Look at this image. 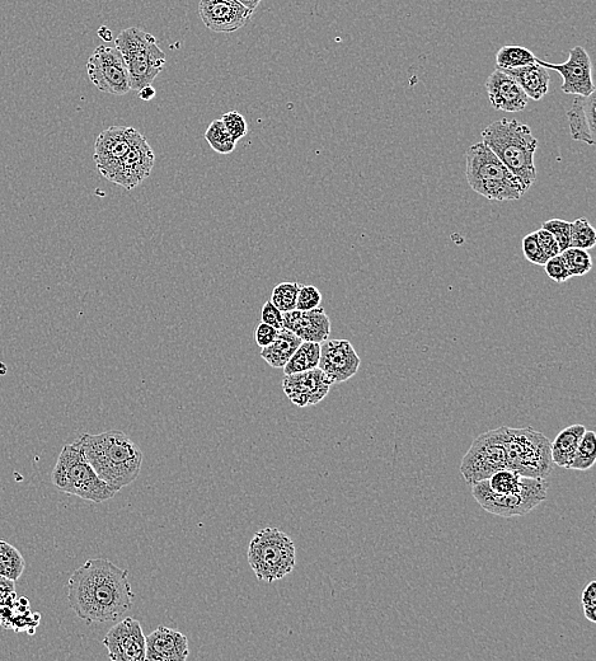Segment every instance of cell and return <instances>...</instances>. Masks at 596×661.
Instances as JSON below:
<instances>
[{
	"instance_id": "6da1fadb",
	"label": "cell",
	"mask_w": 596,
	"mask_h": 661,
	"mask_svg": "<svg viewBox=\"0 0 596 661\" xmlns=\"http://www.w3.org/2000/svg\"><path fill=\"white\" fill-rule=\"evenodd\" d=\"M134 599L129 571L121 569L110 560H88L70 576V607L81 620L88 623L119 620L133 607Z\"/></svg>"
},
{
	"instance_id": "7a4b0ae2",
	"label": "cell",
	"mask_w": 596,
	"mask_h": 661,
	"mask_svg": "<svg viewBox=\"0 0 596 661\" xmlns=\"http://www.w3.org/2000/svg\"><path fill=\"white\" fill-rule=\"evenodd\" d=\"M77 440L93 470L115 492L139 477L144 456L129 435L110 430L97 435L84 434Z\"/></svg>"
},
{
	"instance_id": "3957f363",
	"label": "cell",
	"mask_w": 596,
	"mask_h": 661,
	"mask_svg": "<svg viewBox=\"0 0 596 661\" xmlns=\"http://www.w3.org/2000/svg\"><path fill=\"white\" fill-rule=\"evenodd\" d=\"M482 138L528 191L537 180L534 156L538 148L529 126L511 119L497 120L482 131Z\"/></svg>"
},
{
	"instance_id": "277c9868",
	"label": "cell",
	"mask_w": 596,
	"mask_h": 661,
	"mask_svg": "<svg viewBox=\"0 0 596 661\" xmlns=\"http://www.w3.org/2000/svg\"><path fill=\"white\" fill-rule=\"evenodd\" d=\"M466 177L471 189L488 200L515 201L527 194L518 178L483 142L467 150Z\"/></svg>"
},
{
	"instance_id": "5b68a950",
	"label": "cell",
	"mask_w": 596,
	"mask_h": 661,
	"mask_svg": "<svg viewBox=\"0 0 596 661\" xmlns=\"http://www.w3.org/2000/svg\"><path fill=\"white\" fill-rule=\"evenodd\" d=\"M51 481L56 489L64 494L77 496L96 504L105 503L116 494L93 470L84 457L78 440L65 445L61 450L58 462L51 473Z\"/></svg>"
},
{
	"instance_id": "8992f818",
	"label": "cell",
	"mask_w": 596,
	"mask_h": 661,
	"mask_svg": "<svg viewBox=\"0 0 596 661\" xmlns=\"http://www.w3.org/2000/svg\"><path fill=\"white\" fill-rule=\"evenodd\" d=\"M247 560L258 580L274 583L293 573L297 548L288 534L278 528H265L253 536Z\"/></svg>"
},
{
	"instance_id": "52a82bcc",
	"label": "cell",
	"mask_w": 596,
	"mask_h": 661,
	"mask_svg": "<svg viewBox=\"0 0 596 661\" xmlns=\"http://www.w3.org/2000/svg\"><path fill=\"white\" fill-rule=\"evenodd\" d=\"M128 67L131 91L139 92L152 86L154 79L163 72L166 53L159 48L156 37L139 27H130L120 32L115 39Z\"/></svg>"
},
{
	"instance_id": "ba28073f",
	"label": "cell",
	"mask_w": 596,
	"mask_h": 661,
	"mask_svg": "<svg viewBox=\"0 0 596 661\" xmlns=\"http://www.w3.org/2000/svg\"><path fill=\"white\" fill-rule=\"evenodd\" d=\"M506 431V452L510 470L522 477L546 480L555 467L551 442L546 435L533 428H508Z\"/></svg>"
},
{
	"instance_id": "9c48e42d",
	"label": "cell",
	"mask_w": 596,
	"mask_h": 661,
	"mask_svg": "<svg viewBox=\"0 0 596 661\" xmlns=\"http://www.w3.org/2000/svg\"><path fill=\"white\" fill-rule=\"evenodd\" d=\"M548 482L542 478L523 477L522 489L500 495L491 490L487 480L472 485V495L487 513L502 518L524 517L547 499Z\"/></svg>"
},
{
	"instance_id": "30bf717a",
	"label": "cell",
	"mask_w": 596,
	"mask_h": 661,
	"mask_svg": "<svg viewBox=\"0 0 596 661\" xmlns=\"http://www.w3.org/2000/svg\"><path fill=\"white\" fill-rule=\"evenodd\" d=\"M508 426L487 431L473 440L471 448L464 454L461 473L468 484L488 480L495 472L508 467L506 437Z\"/></svg>"
},
{
	"instance_id": "8fae6325",
	"label": "cell",
	"mask_w": 596,
	"mask_h": 661,
	"mask_svg": "<svg viewBox=\"0 0 596 661\" xmlns=\"http://www.w3.org/2000/svg\"><path fill=\"white\" fill-rule=\"evenodd\" d=\"M87 72L93 86L101 92L125 96L131 91L128 67L116 46H98L88 59Z\"/></svg>"
},
{
	"instance_id": "7c38bea8",
	"label": "cell",
	"mask_w": 596,
	"mask_h": 661,
	"mask_svg": "<svg viewBox=\"0 0 596 661\" xmlns=\"http://www.w3.org/2000/svg\"><path fill=\"white\" fill-rule=\"evenodd\" d=\"M156 163V154L139 130H135L133 142L126 156L121 159L110 182L131 191L150 176Z\"/></svg>"
},
{
	"instance_id": "4fadbf2b",
	"label": "cell",
	"mask_w": 596,
	"mask_h": 661,
	"mask_svg": "<svg viewBox=\"0 0 596 661\" xmlns=\"http://www.w3.org/2000/svg\"><path fill=\"white\" fill-rule=\"evenodd\" d=\"M537 63L548 70H556L563 78L562 92L566 95L588 97L595 92L593 64L588 53L581 46L570 50L569 60L563 64L544 62L537 58Z\"/></svg>"
},
{
	"instance_id": "5bb4252c",
	"label": "cell",
	"mask_w": 596,
	"mask_h": 661,
	"mask_svg": "<svg viewBox=\"0 0 596 661\" xmlns=\"http://www.w3.org/2000/svg\"><path fill=\"white\" fill-rule=\"evenodd\" d=\"M200 20L210 31L232 34L250 23L252 12L238 0H200Z\"/></svg>"
},
{
	"instance_id": "9a60e30c",
	"label": "cell",
	"mask_w": 596,
	"mask_h": 661,
	"mask_svg": "<svg viewBox=\"0 0 596 661\" xmlns=\"http://www.w3.org/2000/svg\"><path fill=\"white\" fill-rule=\"evenodd\" d=\"M112 661H144L145 635L135 618H125L111 628L102 641Z\"/></svg>"
},
{
	"instance_id": "2e32d148",
	"label": "cell",
	"mask_w": 596,
	"mask_h": 661,
	"mask_svg": "<svg viewBox=\"0 0 596 661\" xmlns=\"http://www.w3.org/2000/svg\"><path fill=\"white\" fill-rule=\"evenodd\" d=\"M361 359L347 340H326L321 344L318 368L333 384L344 383L359 372Z\"/></svg>"
},
{
	"instance_id": "e0dca14e",
	"label": "cell",
	"mask_w": 596,
	"mask_h": 661,
	"mask_svg": "<svg viewBox=\"0 0 596 661\" xmlns=\"http://www.w3.org/2000/svg\"><path fill=\"white\" fill-rule=\"evenodd\" d=\"M135 130L129 126H111L98 135L93 159L106 180H110L121 159L129 152Z\"/></svg>"
},
{
	"instance_id": "ac0fdd59",
	"label": "cell",
	"mask_w": 596,
	"mask_h": 661,
	"mask_svg": "<svg viewBox=\"0 0 596 661\" xmlns=\"http://www.w3.org/2000/svg\"><path fill=\"white\" fill-rule=\"evenodd\" d=\"M333 386L331 379L319 368L307 372L285 375L283 389L295 406H316L325 400Z\"/></svg>"
},
{
	"instance_id": "d6986e66",
	"label": "cell",
	"mask_w": 596,
	"mask_h": 661,
	"mask_svg": "<svg viewBox=\"0 0 596 661\" xmlns=\"http://www.w3.org/2000/svg\"><path fill=\"white\" fill-rule=\"evenodd\" d=\"M189 655V640L173 628L159 626L156 631L145 637V660L185 661Z\"/></svg>"
},
{
	"instance_id": "ffe728a7",
	"label": "cell",
	"mask_w": 596,
	"mask_h": 661,
	"mask_svg": "<svg viewBox=\"0 0 596 661\" xmlns=\"http://www.w3.org/2000/svg\"><path fill=\"white\" fill-rule=\"evenodd\" d=\"M486 91L491 106L505 112H520L528 106L522 87L505 70L497 68L487 78Z\"/></svg>"
},
{
	"instance_id": "44dd1931",
	"label": "cell",
	"mask_w": 596,
	"mask_h": 661,
	"mask_svg": "<svg viewBox=\"0 0 596 661\" xmlns=\"http://www.w3.org/2000/svg\"><path fill=\"white\" fill-rule=\"evenodd\" d=\"M284 328L292 331L303 341L322 344L331 335V320L322 307L311 311H298L284 313Z\"/></svg>"
},
{
	"instance_id": "7402d4cb",
	"label": "cell",
	"mask_w": 596,
	"mask_h": 661,
	"mask_svg": "<svg viewBox=\"0 0 596 661\" xmlns=\"http://www.w3.org/2000/svg\"><path fill=\"white\" fill-rule=\"evenodd\" d=\"M595 92L588 97L577 96L569 112L571 138L589 145L595 143Z\"/></svg>"
},
{
	"instance_id": "603a6c76",
	"label": "cell",
	"mask_w": 596,
	"mask_h": 661,
	"mask_svg": "<svg viewBox=\"0 0 596 661\" xmlns=\"http://www.w3.org/2000/svg\"><path fill=\"white\" fill-rule=\"evenodd\" d=\"M505 72L518 82L525 95L532 98L533 101H541L549 91V84H551L549 70L537 62L522 68L505 70Z\"/></svg>"
},
{
	"instance_id": "cb8c5ba5",
	"label": "cell",
	"mask_w": 596,
	"mask_h": 661,
	"mask_svg": "<svg viewBox=\"0 0 596 661\" xmlns=\"http://www.w3.org/2000/svg\"><path fill=\"white\" fill-rule=\"evenodd\" d=\"M40 618V614H35L32 618L30 604L26 598L16 599L12 604L0 607V626L11 628L14 632L27 631L28 634H35Z\"/></svg>"
},
{
	"instance_id": "d4e9b609",
	"label": "cell",
	"mask_w": 596,
	"mask_h": 661,
	"mask_svg": "<svg viewBox=\"0 0 596 661\" xmlns=\"http://www.w3.org/2000/svg\"><path fill=\"white\" fill-rule=\"evenodd\" d=\"M586 431L584 425H571L557 435L555 442L551 443L552 461L555 466L570 470L572 461L579 447L580 440Z\"/></svg>"
},
{
	"instance_id": "484cf974",
	"label": "cell",
	"mask_w": 596,
	"mask_h": 661,
	"mask_svg": "<svg viewBox=\"0 0 596 661\" xmlns=\"http://www.w3.org/2000/svg\"><path fill=\"white\" fill-rule=\"evenodd\" d=\"M302 342L292 331L281 328L275 341L261 350V358L272 368H284Z\"/></svg>"
},
{
	"instance_id": "4316f807",
	"label": "cell",
	"mask_w": 596,
	"mask_h": 661,
	"mask_svg": "<svg viewBox=\"0 0 596 661\" xmlns=\"http://www.w3.org/2000/svg\"><path fill=\"white\" fill-rule=\"evenodd\" d=\"M319 358H321V344L303 341L289 362L285 364L284 374L302 373L318 368Z\"/></svg>"
},
{
	"instance_id": "83f0119b",
	"label": "cell",
	"mask_w": 596,
	"mask_h": 661,
	"mask_svg": "<svg viewBox=\"0 0 596 661\" xmlns=\"http://www.w3.org/2000/svg\"><path fill=\"white\" fill-rule=\"evenodd\" d=\"M26 569V561L21 552L8 542L0 539V576L8 580H20Z\"/></svg>"
},
{
	"instance_id": "f1b7e54d",
	"label": "cell",
	"mask_w": 596,
	"mask_h": 661,
	"mask_svg": "<svg viewBox=\"0 0 596 661\" xmlns=\"http://www.w3.org/2000/svg\"><path fill=\"white\" fill-rule=\"evenodd\" d=\"M536 62L537 56L522 46H502L496 55L497 68L504 70L522 68Z\"/></svg>"
},
{
	"instance_id": "f546056e",
	"label": "cell",
	"mask_w": 596,
	"mask_h": 661,
	"mask_svg": "<svg viewBox=\"0 0 596 661\" xmlns=\"http://www.w3.org/2000/svg\"><path fill=\"white\" fill-rule=\"evenodd\" d=\"M596 462V434L595 431L586 430L577 447L574 461L570 470L589 471Z\"/></svg>"
},
{
	"instance_id": "4dcf8cb0",
	"label": "cell",
	"mask_w": 596,
	"mask_h": 661,
	"mask_svg": "<svg viewBox=\"0 0 596 661\" xmlns=\"http://www.w3.org/2000/svg\"><path fill=\"white\" fill-rule=\"evenodd\" d=\"M205 139L206 142L209 143L211 149L219 154H231L237 147L236 140H234L232 135L228 133L223 121L220 119L214 120L213 123L209 125V128L205 133Z\"/></svg>"
},
{
	"instance_id": "1f68e13d",
	"label": "cell",
	"mask_w": 596,
	"mask_h": 661,
	"mask_svg": "<svg viewBox=\"0 0 596 661\" xmlns=\"http://www.w3.org/2000/svg\"><path fill=\"white\" fill-rule=\"evenodd\" d=\"M487 482L496 494L509 495L522 489L523 477L510 468H504L495 472Z\"/></svg>"
},
{
	"instance_id": "d6a6232c",
	"label": "cell",
	"mask_w": 596,
	"mask_h": 661,
	"mask_svg": "<svg viewBox=\"0 0 596 661\" xmlns=\"http://www.w3.org/2000/svg\"><path fill=\"white\" fill-rule=\"evenodd\" d=\"M596 245V231L588 219L580 218L571 223L570 247L591 250Z\"/></svg>"
},
{
	"instance_id": "836d02e7",
	"label": "cell",
	"mask_w": 596,
	"mask_h": 661,
	"mask_svg": "<svg viewBox=\"0 0 596 661\" xmlns=\"http://www.w3.org/2000/svg\"><path fill=\"white\" fill-rule=\"evenodd\" d=\"M300 284L298 283H280L276 285L271 294V303L274 304L280 312L288 313L297 309V299Z\"/></svg>"
},
{
	"instance_id": "e575fe53",
	"label": "cell",
	"mask_w": 596,
	"mask_h": 661,
	"mask_svg": "<svg viewBox=\"0 0 596 661\" xmlns=\"http://www.w3.org/2000/svg\"><path fill=\"white\" fill-rule=\"evenodd\" d=\"M563 260L569 270L571 278L574 276H584L593 269V259L586 250L570 247L561 252Z\"/></svg>"
},
{
	"instance_id": "d590c367",
	"label": "cell",
	"mask_w": 596,
	"mask_h": 661,
	"mask_svg": "<svg viewBox=\"0 0 596 661\" xmlns=\"http://www.w3.org/2000/svg\"><path fill=\"white\" fill-rule=\"evenodd\" d=\"M570 227L571 223L561 219H551L543 223L544 229L555 237L558 247L561 252L570 248Z\"/></svg>"
},
{
	"instance_id": "8d00e7d4",
	"label": "cell",
	"mask_w": 596,
	"mask_h": 661,
	"mask_svg": "<svg viewBox=\"0 0 596 661\" xmlns=\"http://www.w3.org/2000/svg\"><path fill=\"white\" fill-rule=\"evenodd\" d=\"M220 120L223 121L225 129L228 130V133L232 135L237 143L248 134L247 121L239 112L229 111Z\"/></svg>"
},
{
	"instance_id": "74e56055",
	"label": "cell",
	"mask_w": 596,
	"mask_h": 661,
	"mask_svg": "<svg viewBox=\"0 0 596 661\" xmlns=\"http://www.w3.org/2000/svg\"><path fill=\"white\" fill-rule=\"evenodd\" d=\"M322 293L314 285L300 284L297 309L298 311H311V309L321 307Z\"/></svg>"
},
{
	"instance_id": "f35d334b",
	"label": "cell",
	"mask_w": 596,
	"mask_h": 661,
	"mask_svg": "<svg viewBox=\"0 0 596 661\" xmlns=\"http://www.w3.org/2000/svg\"><path fill=\"white\" fill-rule=\"evenodd\" d=\"M523 252L525 259L532 262L534 265L544 266L548 261L544 256L541 246H539L537 233L533 232L528 234L523 239Z\"/></svg>"
},
{
	"instance_id": "ab89813d",
	"label": "cell",
	"mask_w": 596,
	"mask_h": 661,
	"mask_svg": "<svg viewBox=\"0 0 596 661\" xmlns=\"http://www.w3.org/2000/svg\"><path fill=\"white\" fill-rule=\"evenodd\" d=\"M544 270H546L548 278L556 281L558 284L565 283V281L571 278L561 253L560 255L553 256L551 259H548L546 264H544Z\"/></svg>"
},
{
	"instance_id": "60d3db41",
	"label": "cell",
	"mask_w": 596,
	"mask_h": 661,
	"mask_svg": "<svg viewBox=\"0 0 596 661\" xmlns=\"http://www.w3.org/2000/svg\"><path fill=\"white\" fill-rule=\"evenodd\" d=\"M581 603H583L584 614L586 620L591 623L596 622V581H590L586 585L583 597H581Z\"/></svg>"
},
{
	"instance_id": "b9f144b4",
	"label": "cell",
	"mask_w": 596,
	"mask_h": 661,
	"mask_svg": "<svg viewBox=\"0 0 596 661\" xmlns=\"http://www.w3.org/2000/svg\"><path fill=\"white\" fill-rule=\"evenodd\" d=\"M261 320L262 322L267 323V325L278 328V330L284 328V313L280 312L279 309L271 303V300L266 302L264 307H262Z\"/></svg>"
},
{
	"instance_id": "7bdbcfd3",
	"label": "cell",
	"mask_w": 596,
	"mask_h": 661,
	"mask_svg": "<svg viewBox=\"0 0 596 661\" xmlns=\"http://www.w3.org/2000/svg\"><path fill=\"white\" fill-rule=\"evenodd\" d=\"M537 233L538 243L541 246L544 256L547 259H551L553 256L560 255L561 250L558 247L555 237L551 233L546 231V229L541 228Z\"/></svg>"
},
{
	"instance_id": "ee69618b",
	"label": "cell",
	"mask_w": 596,
	"mask_h": 661,
	"mask_svg": "<svg viewBox=\"0 0 596 661\" xmlns=\"http://www.w3.org/2000/svg\"><path fill=\"white\" fill-rule=\"evenodd\" d=\"M278 328L267 325V323L261 322L260 325L256 327L255 330V341L261 349L266 348L275 341L276 337L279 335Z\"/></svg>"
},
{
	"instance_id": "f6af8a7d",
	"label": "cell",
	"mask_w": 596,
	"mask_h": 661,
	"mask_svg": "<svg viewBox=\"0 0 596 661\" xmlns=\"http://www.w3.org/2000/svg\"><path fill=\"white\" fill-rule=\"evenodd\" d=\"M17 599L16 585L14 581L0 576V607L8 606Z\"/></svg>"
},
{
	"instance_id": "bcb514c9",
	"label": "cell",
	"mask_w": 596,
	"mask_h": 661,
	"mask_svg": "<svg viewBox=\"0 0 596 661\" xmlns=\"http://www.w3.org/2000/svg\"><path fill=\"white\" fill-rule=\"evenodd\" d=\"M156 93V89H154L152 86H145L144 88L140 89L139 97L142 98L143 101L149 102L152 101L154 97H156Z\"/></svg>"
},
{
	"instance_id": "7dc6e473",
	"label": "cell",
	"mask_w": 596,
	"mask_h": 661,
	"mask_svg": "<svg viewBox=\"0 0 596 661\" xmlns=\"http://www.w3.org/2000/svg\"><path fill=\"white\" fill-rule=\"evenodd\" d=\"M238 2L243 4L247 9H250L252 13H255L262 0H238Z\"/></svg>"
},
{
	"instance_id": "c3c4849f",
	"label": "cell",
	"mask_w": 596,
	"mask_h": 661,
	"mask_svg": "<svg viewBox=\"0 0 596 661\" xmlns=\"http://www.w3.org/2000/svg\"><path fill=\"white\" fill-rule=\"evenodd\" d=\"M102 30L105 31V34L103 32H98V35L102 37V39H105V41H111L112 40V35L111 31L107 27H102Z\"/></svg>"
}]
</instances>
